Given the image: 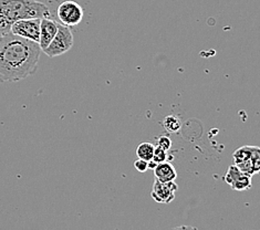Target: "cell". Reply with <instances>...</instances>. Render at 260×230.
<instances>
[{
    "label": "cell",
    "instance_id": "8fae6325",
    "mask_svg": "<svg viewBox=\"0 0 260 230\" xmlns=\"http://www.w3.org/2000/svg\"><path fill=\"white\" fill-rule=\"evenodd\" d=\"M232 189L237 190V191H244L247 189L251 188V176L246 175V174H243L236 182L233 183L231 185Z\"/></svg>",
    "mask_w": 260,
    "mask_h": 230
},
{
    "label": "cell",
    "instance_id": "5bb4252c",
    "mask_svg": "<svg viewBox=\"0 0 260 230\" xmlns=\"http://www.w3.org/2000/svg\"><path fill=\"white\" fill-rule=\"evenodd\" d=\"M167 158H169L167 151L155 145V151H154V156H153L152 160L155 161L156 164H160V163H164V161H166Z\"/></svg>",
    "mask_w": 260,
    "mask_h": 230
},
{
    "label": "cell",
    "instance_id": "6da1fadb",
    "mask_svg": "<svg viewBox=\"0 0 260 230\" xmlns=\"http://www.w3.org/2000/svg\"><path fill=\"white\" fill-rule=\"evenodd\" d=\"M41 51L39 43L12 32L0 36V82H18L32 76Z\"/></svg>",
    "mask_w": 260,
    "mask_h": 230
},
{
    "label": "cell",
    "instance_id": "5b68a950",
    "mask_svg": "<svg viewBox=\"0 0 260 230\" xmlns=\"http://www.w3.org/2000/svg\"><path fill=\"white\" fill-rule=\"evenodd\" d=\"M40 26L41 19L32 18V19H22L16 21L11 26L10 32L19 36L23 39L39 43L40 41Z\"/></svg>",
    "mask_w": 260,
    "mask_h": 230
},
{
    "label": "cell",
    "instance_id": "277c9868",
    "mask_svg": "<svg viewBox=\"0 0 260 230\" xmlns=\"http://www.w3.org/2000/svg\"><path fill=\"white\" fill-rule=\"evenodd\" d=\"M84 16L83 8L74 0H64L59 5L57 17L61 24L69 28L77 27L81 23Z\"/></svg>",
    "mask_w": 260,
    "mask_h": 230
},
{
    "label": "cell",
    "instance_id": "52a82bcc",
    "mask_svg": "<svg viewBox=\"0 0 260 230\" xmlns=\"http://www.w3.org/2000/svg\"><path fill=\"white\" fill-rule=\"evenodd\" d=\"M58 26L59 23L55 20L51 19V18H42L41 19L39 46L42 51L45 50L49 45H50V42L53 40L54 36L57 35Z\"/></svg>",
    "mask_w": 260,
    "mask_h": 230
},
{
    "label": "cell",
    "instance_id": "ba28073f",
    "mask_svg": "<svg viewBox=\"0 0 260 230\" xmlns=\"http://www.w3.org/2000/svg\"><path fill=\"white\" fill-rule=\"evenodd\" d=\"M154 175L159 182L169 183L175 182V179L177 178V172L175 167L166 160L164 163L157 164V166L154 169Z\"/></svg>",
    "mask_w": 260,
    "mask_h": 230
},
{
    "label": "cell",
    "instance_id": "e0dca14e",
    "mask_svg": "<svg viewBox=\"0 0 260 230\" xmlns=\"http://www.w3.org/2000/svg\"><path fill=\"white\" fill-rule=\"evenodd\" d=\"M171 230H198L196 227H191V226H178L172 228Z\"/></svg>",
    "mask_w": 260,
    "mask_h": 230
},
{
    "label": "cell",
    "instance_id": "7c38bea8",
    "mask_svg": "<svg viewBox=\"0 0 260 230\" xmlns=\"http://www.w3.org/2000/svg\"><path fill=\"white\" fill-rule=\"evenodd\" d=\"M243 172H241L238 167L236 166V165H231L228 167V170H227V172H226V174L224 175V177H222V180H224V182L226 183V184H228L229 186H231L233 183H235L236 182V180L243 175Z\"/></svg>",
    "mask_w": 260,
    "mask_h": 230
},
{
    "label": "cell",
    "instance_id": "7a4b0ae2",
    "mask_svg": "<svg viewBox=\"0 0 260 230\" xmlns=\"http://www.w3.org/2000/svg\"><path fill=\"white\" fill-rule=\"evenodd\" d=\"M50 17L48 6L38 0H0V36L10 32L16 21Z\"/></svg>",
    "mask_w": 260,
    "mask_h": 230
},
{
    "label": "cell",
    "instance_id": "9c48e42d",
    "mask_svg": "<svg viewBox=\"0 0 260 230\" xmlns=\"http://www.w3.org/2000/svg\"><path fill=\"white\" fill-rule=\"evenodd\" d=\"M154 151H155V145H154L153 143L143 142L136 147L135 154L139 158L150 161L154 156Z\"/></svg>",
    "mask_w": 260,
    "mask_h": 230
},
{
    "label": "cell",
    "instance_id": "9a60e30c",
    "mask_svg": "<svg viewBox=\"0 0 260 230\" xmlns=\"http://www.w3.org/2000/svg\"><path fill=\"white\" fill-rule=\"evenodd\" d=\"M156 146L163 148V150H165V151H169L170 148L172 147V140L166 135L159 136V138L157 139Z\"/></svg>",
    "mask_w": 260,
    "mask_h": 230
},
{
    "label": "cell",
    "instance_id": "8992f818",
    "mask_svg": "<svg viewBox=\"0 0 260 230\" xmlns=\"http://www.w3.org/2000/svg\"><path fill=\"white\" fill-rule=\"evenodd\" d=\"M178 190V186L175 182L162 183L155 179L153 184L151 196L158 204H171L175 200V194Z\"/></svg>",
    "mask_w": 260,
    "mask_h": 230
},
{
    "label": "cell",
    "instance_id": "4fadbf2b",
    "mask_svg": "<svg viewBox=\"0 0 260 230\" xmlns=\"http://www.w3.org/2000/svg\"><path fill=\"white\" fill-rule=\"evenodd\" d=\"M250 155L253 164V170L255 173L260 172V147L258 146H250Z\"/></svg>",
    "mask_w": 260,
    "mask_h": 230
},
{
    "label": "cell",
    "instance_id": "3957f363",
    "mask_svg": "<svg viewBox=\"0 0 260 230\" xmlns=\"http://www.w3.org/2000/svg\"><path fill=\"white\" fill-rule=\"evenodd\" d=\"M73 47V35L69 27L59 23L58 32L54 36L53 40L50 42L43 52L48 57L54 58L67 53Z\"/></svg>",
    "mask_w": 260,
    "mask_h": 230
},
{
    "label": "cell",
    "instance_id": "30bf717a",
    "mask_svg": "<svg viewBox=\"0 0 260 230\" xmlns=\"http://www.w3.org/2000/svg\"><path fill=\"white\" fill-rule=\"evenodd\" d=\"M162 124H163V127L169 133H176L182 127L181 120H179L175 115H167L163 120Z\"/></svg>",
    "mask_w": 260,
    "mask_h": 230
},
{
    "label": "cell",
    "instance_id": "2e32d148",
    "mask_svg": "<svg viewBox=\"0 0 260 230\" xmlns=\"http://www.w3.org/2000/svg\"><path fill=\"white\" fill-rule=\"evenodd\" d=\"M134 169L140 173H145L148 170V161L144 159H136L134 161Z\"/></svg>",
    "mask_w": 260,
    "mask_h": 230
}]
</instances>
